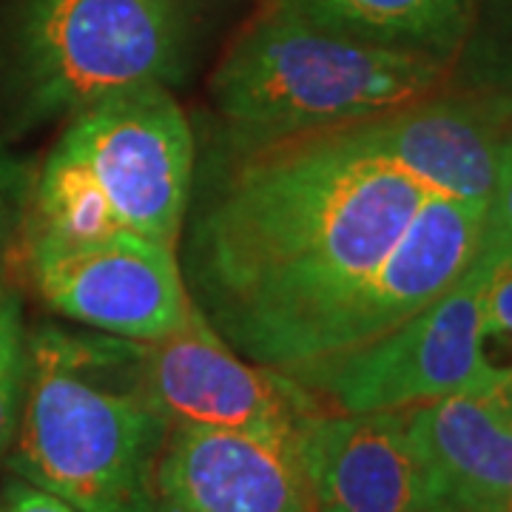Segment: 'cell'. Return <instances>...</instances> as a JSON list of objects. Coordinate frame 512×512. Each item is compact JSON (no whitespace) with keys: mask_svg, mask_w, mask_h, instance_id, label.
<instances>
[{"mask_svg":"<svg viewBox=\"0 0 512 512\" xmlns=\"http://www.w3.org/2000/svg\"><path fill=\"white\" fill-rule=\"evenodd\" d=\"M447 92L512 131V0H476L467 37L450 63Z\"/></svg>","mask_w":512,"mask_h":512,"instance_id":"obj_15","label":"cell"},{"mask_svg":"<svg viewBox=\"0 0 512 512\" xmlns=\"http://www.w3.org/2000/svg\"><path fill=\"white\" fill-rule=\"evenodd\" d=\"M140 342L40 325L9 470L77 512H154L171 424L137 384Z\"/></svg>","mask_w":512,"mask_h":512,"instance_id":"obj_2","label":"cell"},{"mask_svg":"<svg viewBox=\"0 0 512 512\" xmlns=\"http://www.w3.org/2000/svg\"><path fill=\"white\" fill-rule=\"evenodd\" d=\"M367 140L436 194L484 200L507 128L456 92H436L362 120Z\"/></svg>","mask_w":512,"mask_h":512,"instance_id":"obj_13","label":"cell"},{"mask_svg":"<svg viewBox=\"0 0 512 512\" xmlns=\"http://www.w3.org/2000/svg\"><path fill=\"white\" fill-rule=\"evenodd\" d=\"M478 254L487 259L512 256V131L504 134L498 146L495 183L487 197V220H484V237Z\"/></svg>","mask_w":512,"mask_h":512,"instance_id":"obj_18","label":"cell"},{"mask_svg":"<svg viewBox=\"0 0 512 512\" xmlns=\"http://www.w3.org/2000/svg\"><path fill=\"white\" fill-rule=\"evenodd\" d=\"M447 512H512V384L410 407Z\"/></svg>","mask_w":512,"mask_h":512,"instance_id":"obj_12","label":"cell"},{"mask_svg":"<svg viewBox=\"0 0 512 512\" xmlns=\"http://www.w3.org/2000/svg\"><path fill=\"white\" fill-rule=\"evenodd\" d=\"M26 367L29 330L23 319V302L15 291L0 288V458L9 453L18 433Z\"/></svg>","mask_w":512,"mask_h":512,"instance_id":"obj_16","label":"cell"},{"mask_svg":"<svg viewBox=\"0 0 512 512\" xmlns=\"http://www.w3.org/2000/svg\"><path fill=\"white\" fill-rule=\"evenodd\" d=\"M447 80L444 60L342 35L271 0L225 52L208 97L225 148L254 151L402 109Z\"/></svg>","mask_w":512,"mask_h":512,"instance_id":"obj_3","label":"cell"},{"mask_svg":"<svg viewBox=\"0 0 512 512\" xmlns=\"http://www.w3.org/2000/svg\"><path fill=\"white\" fill-rule=\"evenodd\" d=\"M197 143L165 86L111 94L69 117L29 191V239L128 231L180 251Z\"/></svg>","mask_w":512,"mask_h":512,"instance_id":"obj_4","label":"cell"},{"mask_svg":"<svg viewBox=\"0 0 512 512\" xmlns=\"http://www.w3.org/2000/svg\"><path fill=\"white\" fill-rule=\"evenodd\" d=\"M436 194L350 123L231 151L194 211L183 276L222 339L285 370L305 333L396 248Z\"/></svg>","mask_w":512,"mask_h":512,"instance_id":"obj_1","label":"cell"},{"mask_svg":"<svg viewBox=\"0 0 512 512\" xmlns=\"http://www.w3.org/2000/svg\"><path fill=\"white\" fill-rule=\"evenodd\" d=\"M0 512H77L57 495L29 484L26 478H9L0 495Z\"/></svg>","mask_w":512,"mask_h":512,"instance_id":"obj_20","label":"cell"},{"mask_svg":"<svg viewBox=\"0 0 512 512\" xmlns=\"http://www.w3.org/2000/svg\"><path fill=\"white\" fill-rule=\"evenodd\" d=\"M154 512H313L299 439L174 424L157 461Z\"/></svg>","mask_w":512,"mask_h":512,"instance_id":"obj_11","label":"cell"},{"mask_svg":"<svg viewBox=\"0 0 512 512\" xmlns=\"http://www.w3.org/2000/svg\"><path fill=\"white\" fill-rule=\"evenodd\" d=\"M342 35L453 63L476 0H282Z\"/></svg>","mask_w":512,"mask_h":512,"instance_id":"obj_14","label":"cell"},{"mask_svg":"<svg viewBox=\"0 0 512 512\" xmlns=\"http://www.w3.org/2000/svg\"><path fill=\"white\" fill-rule=\"evenodd\" d=\"M487 202L430 194L362 288L319 319L285 370L353 350L436 302L481 251Z\"/></svg>","mask_w":512,"mask_h":512,"instance_id":"obj_9","label":"cell"},{"mask_svg":"<svg viewBox=\"0 0 512 512\" xmlns=\"http://www.w3.org/2000/svg\"><path fill=\"white\" fill-rule=\"evenodd\" d=\"M313 512H447L410 410L316 413L299 433Z\"/></svg>","mask_w":512,"mask_h":512,"instance_id":"obj_10","label":"cell"},{"mask_svg":"<svg viewBox=\"0 0 512 512\" xmlns=\"http://www.w3.org/2000/svg\"><path fill=\"white\" fill-rule=\"evenodd\" d=\"M188 69L180 0H20L6 94L20 128L69 120L111 94L177 86Z\"/></svg>","mask_w":512,"mask_h":512,"instance_id":"obj_5","label":"cell"},{"mask_svg":"<svg viewBox=\"0 0 512 512\" xmlns=\"http://www.w3.org/2000/svg\"><path fill=\"white\" fill-rule=\"evenodd\" d=\"M490 259L473 265L407 322L353 350L282 370L325 410H410L450 396L490 393L501 384L481 356V293Z\"/></svg>","mask_w":512,"mask_h":512,"instance_id":"obj_6","label":"cell"},{"mask_svg":"<svg viewBox=\"0 0 512 512\" xmlns=\"http://www.w3.org/2000/svg\"><path fill=\"white\" fill-rule=\"evenodd\" d=\"M137 384L171 427L299 439L308 419L325 410L293 376L239 356L197 305L177 333L140 342Z\"/></svg>","mask_w":512,"mask_h":512,"instance_id":"obj_7","label":"cell"},{"mask_svg":"<svg viewBox=\"0 0 512 512\" xmlns=\"http://www.w3.org/2000/svg\"><path fill=\"white\" fill-rule=\"evenodd\" d=\"M29 174L0 143V259L6 256L12 239L18 237L29 205Z\"/></svg>","mask_w":512,"mask_h":512,"instance_id":"obj_19","label":"cell"},{"mask_svg":"<svg viewBox=\"0 0 512 512\" xmlns=\"http://www.w3.org/2000/svg\"><path fill=\"white\" fill-rule=\"evenodd\" d=\"M481 356L498 384H512V256L490 259L481 293Z\"/></svg>","mask_w":512,"mask_h":512,"instance_id":"obj_17","label":"cell"},{"mask_svg":"<svg viewBox=\"0 0 512 512\" xmlns=\"http://www.w3.org/2000/svg\"><path fill=\"white\" fill-rule=\"evenodd\" d=\"M40 299L63 319L134 342H157L183 328L194 311L180 251L140 237L29 239Z\"/></svg>","mask_w":512,"mask_h":512,"instance_id":"obj_8","label":"cell"}]
</instances>
